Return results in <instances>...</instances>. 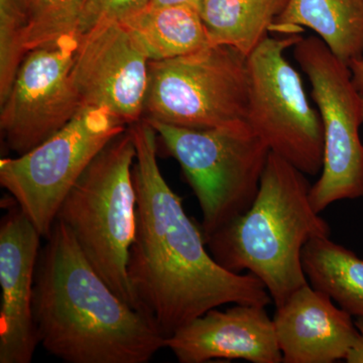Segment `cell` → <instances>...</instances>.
Returning <instances> with one entry per match:
<instances>
[{"label": "cell", "mask_w": 363, "mask_h": 363, "mask_svg": "<svg viewBox=\"0 0 363 363\" xmlns=\"http://www.w3.org/2000/svg\"><path fill=\"white\" fill-rule=\"evenodd\" d=\"M362 111H363V95H362Z\"/></svg>", "instance_id": "d4e9b609"}, {"label": "cell", "mask_w": 363, "mask_h": 363, "mask_svg": "<svg viewBox=\"0 0 363 363\" xmlns=\"http://www.w3.org/2000/svg\"><path fill=\"white\" fill-rule=\"evenodd\" d=\"M147 123L199 202L205 240L250 209L271 150L247 121L208 130Z\"/></svg>", "instance_id": "5b68a950"}, {"label": "cell", "mask_w": 363, "mask_h": 363, "mask_svg": "<svg viewBox=\"0 0 363 363\" xmlns=\"http://www.w3.org/2000/svg\"><path fill=\"white\" fill-rule=\"evenodd\" d=\"M149 65L121 21H104L81 35L72 83L83 107L105 109L131 125L143 117Z\"/></svg>", "instance_id": "8fae6325"}, {"label": "cell", "mask_w": 363, "mask_h": 363, "mask_svg": "<svg viewBox=\"0 0 363 363\" xmlns=\"http://www.w3.org/2000/svg\"><path fill=\"white\" fill-rule=\"evenodd\" d=\"M303 269L313 288L330 297L351 316L363 319V259L330 240L312 238L302 253Z\"/></svg>", "instance_id": "ac0fdd59"}, {"label": "cell", "mask_w": 363, "mask_h": 363, "mask_svg": "<svg viewBox=\"0 0 363 363\" xmlns=\"http://www.w3.org/2000/svg\"><path fill=\"white\" fill-rule=\"evenodd\" d=\"M0 363H30L39 342L33 300L40 235L13 197L1 200Z\"/></svg>", "instance_id": "7c38bea8"}, {"label": "cell", "mask_w": 363, "mask_h": 363, "mask_svg": "<svg viewBox=\"0 0 363 363\" xmlns=\"http://www.w3.org/2000/svg\"><path fill=\"white\" fill-rule=\"evenodd\" d=\"M306 176L269 152L252 206L206 240L221 267L257 277L276 307L309 284L303 269L305 245L312 238L331 234L328 222L312 206V186Z\"/></svg>", "instance_id": "3957f363"}, {"label": "cell", "mask_w": 363, "mask_h": 363, "mask_svg": "<svg viewBox=\"0 0 363 363\" xmlns=\"http://www.w3.org/2000/svg\"><path fill=\"white\" fill-rule=\"evenodd\" d=\"M294 57L311 83L323 128V168L310 190L312 206L321 213L334 202L363 197L362 94L350 67L319 37L302 38L294 45Z\"/></svg>", "instance_id": "9c48e42d"}, {"label": "cell", "mask_w": 363, "mask_h": 363, "mask_svg": "<svg viewBox=\"0 0 363 363\" xmlns=\"http://www.w3.org/2000/svg\"><path fill=\"white\" fill-rule=\"evenodd\" d=\"M164 347L181 363L283 362L274 321L264 306L235 304L225 311L215 308L167 338Z\"/></svg>", "instance_id": "4fadbf2b"}, {"label": "cell", "mask_w": 363, "mask_h": 363, "mask_svg": "<svg viewBox=\"0 0 363 363\" xmlns=\"http://www.w3.org/2000/svg\"><path fill=\"white\" fill-rule=\"evenodd\" d=\"M87 0H32L25 35L26 52L67 37L80 38Z\"/></svg>", "instance_id": "d6986e66"}, {"label": "cell", "mask_w": 363, "mask_h": 363, "mask_svg": "<svg viewBox=\"0 0 363 363\" xmlns=\"http://www.w3.org/2000/svg\"><path fill=\"white\" fill-rule=\"evenodd\" d=\"M150 0H87L80 37L104 21H121L149 4Z\"/></svg>", "instance_id": "44dd1931"}, {"label": "cell", "mask_w": 363, "mask_h": 363, "mask_svg": "<svg viewBox=\"0 0 363 363\" xmlns=\"http://www.w3.org/2000/svg\"><path fill=\"white\" fill-rule=\"evenodd\" d=\"M272 321L285 363L345 359L358 334L350 313L310 284L277 307Z\"/></svg>", "instance_id": "5bb4252c"}, {"label": "cell", "mask_w": 363, "mask_h": 363, "mask_svg": "<svg viewBox=\"0 0 363 363\" xmlns=\"http://www.w3.org/2000/svg\"><path fill=\"white\" fill-rule=\"evenodd\" d=\"M303 26L345 65L363 54V0H289L272 32L301 35Z\"/></svg>", "instance_id": "9a60e30c"}, {"label": "cell", "mask_w": 363, "mask_h": 363, "mask_svg": "<svg viewBox=\"0 0 363 363\" xmlns=\"http://www.w3.org/2000/svg\"><path fill=\"white\" fill-rule=\"evenodd\" d=\"M136 157V233L128 274L140 310L164 340L196 318L226 304L272 303L252 274L221 267L201 227L186 213L181 197L164 180L157 162V133L145 119L131 124Z\"/></svg>", "instance_id": "6da1fadb"}, {"label": "cell", "mask_w": 363, "mask_h": 363, "mask_svg": "<svg viewBox=\"0 0 363 363\" xmlns=\"http://www.w3.org/2000/svg\"><path fill=\"white\" fill-rule=\"evenodd\" d=\"M149 61L185 56L211 45L199 9L147 4L121 21Z\"/></svg>", "instance_id": "2e32d148"}, {"label": "cell", "mask_w": 363, "mask_h": 363, "mask_svg": "<svg viewBox=\"0 0 363 363\" xmlns=\"http://www.w3.org/2000/svg\"><path fill=\"white\" fill-rule=\"evenodd\" d=\"M40 252L33 313L39 342L68 363H147L164 338L106 283L56 219Z\"/></svg>", "instance_id": "7a4b0ae2"}, {"label": "cell", "mask_w": 363, "mask_h": 363, "mask_svg": "<svg viewBox=\"0 0 363 363\" xmlns=\"http://www.w3.org/2000/svg\"><path fill=\"white\" fill-rule=\"evenodd\" d=\"M124 131L125 124L105 109L83 107L70 123L30 152L0 160V185L47 238L72 187Z\"/></svg>", "instance_id": "52a82bcc"}, {"label": "cell", "mask_w": 363, "mask_h": 363, "mask_svg": "<svg viewBox=\"0 0 363 363\" xmlns=\"http://www.w3.org/2000/svg\"><path fill=\"white\" fill-rule=\"evenodd\" d=\"M135 157L128 130L93 160L67 194L57 219L70 229L90 264L117 296L142 311L128 274L136 233Z\"/></svg>", "instance_id": "277c9868"}, {"label": "cell", "mask_w": 363, "mask_h": 363, "mask_svg": "<svg viewBox=\"0 0 363 363\" xmlns=\"http://www.w3.org/2000/svg\"><path fill=\"white\" fill-rule=\"evenodd\" d=\"M32 0H0V102L11 91L25 60V35Z\"/></svg>", "instance_id": "ffe728a7"}, {"label": "cell", "mask_w": 363, "mask_h": 363, "mask_svg": "<svg viewBox=\"0 0 363 363\" xmlns=\"http://www.w3.org/2000/svg\"><path fill=\"white\" fill-rule=\"evenodd\" d=\"M247 57L212 45L177 58L150 61L143 119L208 130L245 121Z\"/></svg>", "instance_id": "8992f818"}, {"label": "cell", "mask_w": 363, "mask_h": 363, "mask_svg": "<svg viewBox=\"0 0 363 363\" xmlns=\"http://www.w3.org/2000/svg\"><path fill=\"white\" fill-rule=\"evenodd\" d=\"M355 325L358 334L344 360L348 363H363V319L357 318Z\"/></svg>", "instance_id": "7402d4cb"}, {"label": "cell", "mask_w": 363, "mask_h": 363, "mask_svg": "<svg viewBox=\"0 0 363 363\" xmlns=\"http://www.w3.org/2000/svg\"><path fill=\"white\" fill-rule=\"evenodd\" d=\"M302 38L267 37L247 57L245 121L272 152L305 175L317 176L324 160L321 118L308 101L300 74L285 57L286 50Z\"/></svg>", "instance_id": "ba28073f"}, {"label": "cell", "mask_w": 363, "mask_h": 363, "mask_svg": "<svg viewBox=\"0 0 363 363\" xmlns=\"http://www.w3.org/2000/svg\"><path fill=\"white\" fill-rule=\"evenodd\" d=\"M149 4L154 6L187 4V6H194L196 9H199L200 0H150Z\"/></svg>", "instance_id": "cb8c5ba5"}, {"label": "cell", "mask_w": 363, "mask_h": 363, "mask_svg": "<svg viewBox=\"0 0 363 363\" xmlns=\"http://www.w3.org/2000/svg\"><path fill=\"white\" fill-rule=\"evenodd\" d=\"M350 70L353 85L357 88L358 92L363 95V54L359 58L350 62Z\"/></svg>", "instance_id": "603a6c76"}, {"label": "cell", "mask_w": 363, "mask_h": 363, "mask_svg": "<svg viewBox=\"0 0 363 363\" xmlns=\"http://www.w3.org/2000/svg\"><path fill=\"white\" fill-rule=\"evenodd\" d=\"M289 0H200L199 13L211 45L233 47L245 56L269 37Z\"/></svg>", "instance_id": "e0dca14e"}, {"label": "cell", "mask_w": 363, "mask_h": 363, "mask_svg": "<svg viewBox=\"0 0 363 363\" xmlns=\"http://www.w3.org/2000/svg\"><path fill=\"white\" fill-rule=\"evenodd\" d=\"M79 37L28 52L1 104L0 128L16 156L30 152L70 123L83 108L71 79Z\"/></svg>", "instance_id": "30bf717a"}]
</instances>
